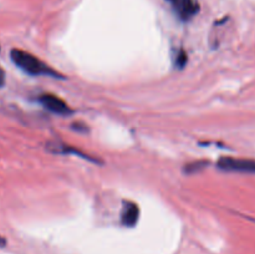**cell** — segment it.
Returning <instances> with one entry per match:
<instances>
[{
	"mask_svg": "<svg viewBox=\"0 0 255 254\" xmlns=\"http://www.w3.org/2000/svg\"><path fill=\"white\" fill-rule=\"evenodd\" d=\"M12 62L17 67L25 71L26 74L32 75V76H52L55 79H62V75L55 71L51 66L45 64L41 59H39L35 55L30 52L24 51L20 49H12L10 52Z\"/></svg>",
	"mask_w": 255,
	"mask_h": 254,
	"instance_id": "cell-1",
	"label": "cell"
},
{
	"mask_svg": "<svg viewBox=\"0 0 255 254\" xmlns=\"http://www.w3.org/2000/svg\"><path fill=\"white\" fill-rule=\"evenodd\" d=\"M139 219V207L134 202L125 201L121 211V223L125 227H134Z\"/></svg>",
	"mask_w": 255,
	"mask_h": 254,
	"instance_id": "cell-5",
	"label": "cell"
},
{
	"mask_svg": "<svg viewBox=\"0 0 255 254\" xmlns=\"http://www.w3.org/2000/svg\"><path fill=\"white\" fill-rule=\"evenodd\" d=\"M39 101L45 109L49 111L54 112L57 115H67L71 112L69 105L61 99V97L56 96L54 94H42L39 96Z\"/></svg>",
	"mask_w": 255,
	"mask_h": 254,
	"instance_id": "cell-4",
	"label": "cell"
},
{
	"mask_svg": "<svg viewBox=\"0 0 255 254\" xmlns=\"http://www.w3.org/2000/svg\"><path fill=\"white\" fill-rule=\"evenodd\" d=\"M217 167L227 172H242V173H255V159L236 158V157H221L217 162Z\"/></svg>",
	"mask_w": 255,
	"mask_h": 254,
	"instance_id": "cell-2",
	"label": "cell"
},
{
	"mask_svg": "<svg viewBox=\"0 0 255 254\" xmlns=\"http://www.w3.org/2000/svg\"><path fill=\"white\" fill-rule=\"evenodd\" d=\"M5 244H6V239L0 236V247H5Z\"/></svg>",
	"mask_w": 255,
	"mask_h": 254,
	"instance_id": "cell-9",
	"label": "cell"
},
{
	"mask_svg": "<svg viewBox=\"0 0 255 254\" xmlns=\"http://www.w3.org/2000/svg\"><path fill=\"white\" fill-rule=\"evenodd\" d=\"M206 164H208V162H206V161L192 162V163L187 164L186 168H184V171H186L187 173H196V172L201 171L202 168H204V167H206Z\"/></svg>",
	"mask_w": 255,
	"mask_h": 254,
	"instance_id": "cell-7",
	"label": "cell"
},
{
	"mask_svg": "<svg viewBox=\"0 0 255 254\" xmlns=\"http://www.w3.org/2000/svg\"><path fill=\"white\" fill-rule=\"evenodd\" d=\"M188 62V56H187V52L183 49H179L178 51L174 55V66L177 69H183L184 66Z\"/></svg>",
	"mask_w": 255,
	"mask_h": 254,
	"instance_id": "cell-6",
	"label": "cell"
},
{
	"mask_svg": "<svg viewBox=\"0 0 255 254\" xmlns=\"http://www.w3.org/2000/svg\"><path fill=\"white\" fill-rule=\"evenodd\" d=\"M166 1L182 21H189L199 12V2L197 0H166Z\"/></svg>",
	"mask_w": 255,
	"mask_h": 254,
	"instance_id": "cell-3",
	"label": "cell"
},
{
	"mask_svg": "<svg viewBox=\"0 0 255 254\" xmlns=\"http://www.w3.org/2000/svg\"><path fill=\"white\" fill-rule=\"evenodd\" d=\"M5 84V71L2 69H0V87Z\"/></svg>",
	"mask_w": 255,
	"mask_h": 254,
	"instance_id": "cell-8",
	"label": "cell"
}]
</instances>
